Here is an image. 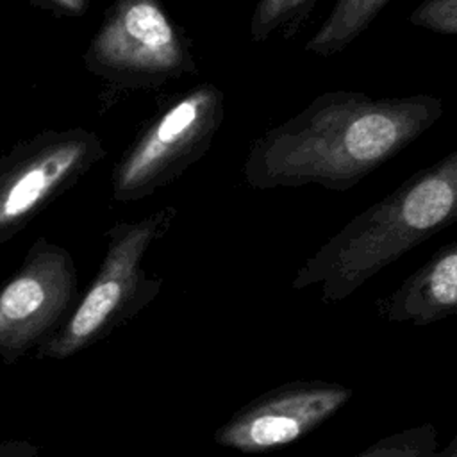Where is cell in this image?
<instances>
[{
  "mask_svg": "<svg viewBox=\"0 0 457 457\" xmlns=\"http://www.w3.org/2000/svg\"><path fill=\"white\" fill-rule=\"evenodd\" d=\"M409 23L437 34L457 36V0H421Z\"/></svg>",
  "mask_w": 457,
  "mask_h": 457,
  "instance_id": "13",
  "label": "cell"
},
{
  "mask_svg": "<svg viewBox=\"0 0 457 457\" xmlns=\"http://www.w3.org/2000/svg\"><path fill=\"white\" fill-rule=\"evenodd\" d=\"M377 311L386 321L416 327L457 314V241L436 250L377 302Z\"/></svg>",
  "mask_w": 457,
  "mask_h": 457,
  "instance_id": "9",
  "label": "cell"
},
{
  "mask_svg": "<svg viewBox=\"0 0 457 457\" xmlns=\"http://www.w3.org/2000/svg\"><path fill=\"white\" fill-rule=\"evenodd\" d=\"M0 457H39V452L30 441L11 439L0 443Z\"/></svg>",
  "mask_w": 457,
  "mask_h": 457,
  "instance_id": "14",
  "label": "cell"
},
{
  "mask_svg": "<svg viewBox=\"0 0 457 457\" xmlns=\"http://www.w3.org/2000/svg\"><path fill=\"white\" fill-rule=\"evenodd\" d=\"M104 157L100 136L82 127L45 130L12 146L0 159V246Z\"/></svg>",
  "mask_w": 457,
  "mask_h": 457,
  "instance_id": "6",
  "label": "cell"
},
{
  "mask_svg": "<svg viewBox=\"0 0 457 457\" xmlns=\"http://www.w3.org/2000/svg\"><path fill=\"white\" fill-rule=\"evenodd\" d=\"M437 450L436 427L421 423L380 437L353 457H434Z\"/></svg>",
  "mask_w": 457,
  "mask_h": 457,
  "instance_id": "12",
  "label": "cell"
},
{
  "mask_svg": "<svg viewBox=\"0 0 457 457\" xmlns=\"http://www.w3.org/2000/svg\"><path fill=\"white\" fill-rule=\"evenodd\" d=\"M84 62L93 75L129 89L196 71L189 39L159 0H114Z\"/></svg>",
  "mask_w": 457,
  "mask_h": 457,
  "instance_id": "5",
  "label": "cell"
},
{
  "mask_svg": "<svg viewBox=\"0 0 457 457\" xmlns=\"http://www.w3.org/2000/svg\"><path fill=\"white\" fill-rule=\"evenodd\" d=\"M434 457H457V434L446 446H443V448L439 446V450Z\"/></svg>",
  "mask_w": 457,
  "mask_h": 457,
  "instance_id": "16",
  "label": "cell"
},
{
  "mask_svg": "<svg viewBox=\"0 0 457 457\" xmlns=\"http://www.w3.org/2000/svg\"><path fill=\"white\" fill-rule=\"evenodd\" d=\"M318 0H259L250 18L252 43L266 41L273 32L295 37L309 20Z\"/></svg>",
  "mask_w": 457,
  "mask_h": 457,
  "instance_id": "11",
  "label": "cell"
},
{
  "mask_svg": "<svg viewBox=\"0 0 457 457\" xmlns=\"http://www.w3.org/2000/svg\"><path fill=\"white\" fill-rule=\"evenodd\" d=\"M352 387L328 380H293L237 409L214 434L216 445L241 453H262L298 441L339 412Z\"/></svg>",
  "mask_w": 457,
  "mask_h": 457,
  "instance_id": "8",
  "label": "cell"
},
{
  "mask_svg": "<svg viewBox=\"0 0 457 457\" xmlns=\"http://www.w3.org/2000/svg\"><path fill=\"white\" fill-rule=\"evenodd\" d=\"M79 302L71 253L37 237L21 266L0 286V359L12 364L66 321Z\"/></svg>",
  "mask_w": 457,
  "mask_h": 457,
  "instance_id": "7",
  "label": "cell"
},
{
  "mask_svg": "<svg viewBox=\"0 0 457 457\" xmlns=\"http://www.w3.org/2000/svg\"><path fill=\"white\" fill-rule=\"evenodd\" d=\"M55 9L71 14V16H79L82 12L87 11L89 7V0H48Z\"/></svg>",
  "mask_w": 457,
  "mask_h": 457,
  "instance_id": "15",
  "label": "cell"
},
{
  "mask_svg": "<svg viewBox=\"0 0 457 457\" xmlns=\"http://www.w3.org/2000/svg\"><path fill=\"white\" fill-rule=\"evenodd\" d=\"M391 0H337L327 20L307 41L305 50L332 57L348 48Z\"/></svg>",
  "mask_w": 457,
  "mask_h": 457,
  "instance_id": "10",
  "label": "cell"
},
{
  "mask_svg": "<svg viewBox=\"0 0 457 457\" xmlns=\"http://www.w3.org/2000/svg\"><path fill=\"white\" fill-rule=\"evenodd\" d=\"M443 112V100L427 93L377 98L325 91L252 141L243 175L261 191L318 184L345 193L423 136Z\"/></svg>",
  "mask_w": 457,
  "mask_h": 457,
  "instance_id": "1",
  "label": "cell"
},
{
  "mask_svg": "<svg viewBox=\"0 0 457 457\" xmlns=\"http://www.w3.org/2000/svg\"><path fill=\"white\" fill-rule=\"evenodd\" d=\"M225 120V93L202 82L171 100L137 136L112 171V198L154 195L198 162Z\"/></svg>",
  "mask_w": 457,
  "mask_h": 457,
  "instance_id": "4",
  "label": "cell"
},
{
  "mask_svg": "<svg viewBox=\"0 0 457 457\" xmlns=\"http://www.w3.org/2000/svg\"><path fill=\"white\" fill-rule=\"evenodd\" d=\"M175 214V207H164L143 220L121 221L107 232V252L93 282L66 321L36 348L37 359H68L89 348L157 295L161 280L146 277L143 257L164 236Z\"/></svg>",
  "mask_w": 457,
  "mask_h": 457,
  "instance_id": "3",
  "label": "cell"
},
{
  "mask_svg": "<svg viewBox=\"0 0 457 457\" xmlns=\"http://www.w3.org/2000/svg\"><path fill=\"white\" fill-rule=\"evenodd\" d=\"M455 221L457 148L353 216L305 259L291 286H318L325 303L341 302Z\"/></svg>",
  "mask_w": 457,
  "mask_h": 457,
  "instance_id": "2",
  "label": "cell"
}]
</instances>
